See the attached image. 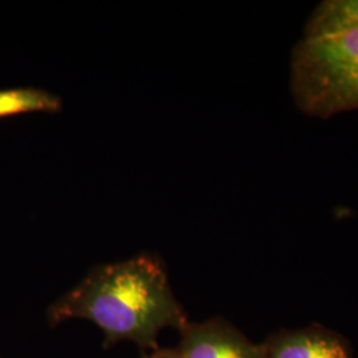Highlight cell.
<instances>
[{
	"mask_svg": "<svg viewBox=\"0 0 358 358\" xmlns=\"http://www.w3.org/2000/svg\"><path fill=\"white\" fill-rule=\"evenodd\" d=\"M88 320L103 334V349L130 341L141 349L159 348L166 328L180 331L189 316L176 297L164 262L154 254L100 264L47 309L48 325Z\"/></svg>",
	"mask_w": 358,
	"mask_h": 358,
	"instance_id": "obj_1",
	"label": "cell"
},
{
	"mask_svg": "<svg viewBox=\"0 0 358 358\" xmlns=\"http://www.w3.org/2000/svg\"><path fill=\"white\" fill-rule=\"evenodd\" d=\"M289 90L312 118L358 110V26L301 36L291 52Z\"/></svg>",
	"mask_w": 358,
	"mask_h": 358,
	"instance_id": "obj_2",
	"label": "cell"
},
{
	"mask_svg": "<svg viewBox=\"0 0 358 358\" xmlns=\"http://www.w3.org/2000/svg\"><path fill=\"white\" fill-rule=\"evenodd\" d=\"M182 358H268L263 344H255L223 317L189 321L180 331Z\"/></svg>",
	"mask_w": 358,
	"mask_h": 358,
	"instance_id": "obj_3",
	"label": "cell"
},
{
	"mask_svg": "<svg viewBox=\"0 0 358 358\" xmlns=\"http://www.w3.org/2000/svg\"><path fill=\"white\" fill-rule=\"evenodd\" d=\"M263 346L268 358H353L345 337L320 324L280 329L269 334Z\"/></svg>",
	"mask_w": 358,
	"mask_h": 358,
	"instance_id": "obj_4",
	"label": "cell"
},
{
	"mask_svg": "<svg viewBox=\"0 0 358 358\" xmlns=\"http://www.w3.org/2000/svg\"><path fill=\"white\" fill-rule=\"evenodd\" d=\"M63 106L59 96L38 88L0 90V118L24 113H57Z\"/></svg>",
	"mask_w": 358,
	"mask_h": 358,
	"instance_id": "obj_5",
	"label": "cell"
},
{
	"mask_svg": "<svg viewBox=\"0 0 358 358\" xmlns=\"http://www.w3.org/2000/svg\"><path fill=\"white\" fill-rule=\"evenodd\" d=\"M358 26V0H324L309 15L303 36Z\"/></svg>",
	"mask_w": 358,
	"mask_h": 358,
	"instance_id": "obj_6",
	"label": "cell"
},
{
	"mask_svg": "<svg viewBox=\"0 0 358 358\" xmlns=\"http://www.w3.org/2000/svg\"><path fill=\"white\" fill-rule=\"evenodd\" d=\"M141 358H182L177 348H167V349H155L149 353L142 355Z\"/></svg>",
	"mask_w": 358,
	"mask_h": 358,
	"instance_id": "obj_7",
	"label": "cell"
}]
</instances>
